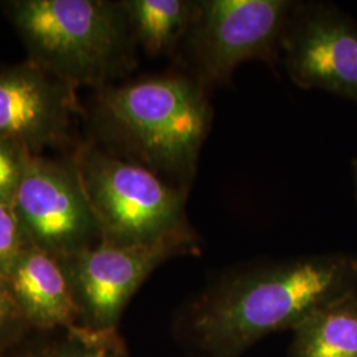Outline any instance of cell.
I'll list each match as a JSON object with an SVG mask.
<instances>
[{"label":"cell","instance_id":"obj_1","mask_svg":"<svg viewBox=\"0 0 357 357\" xmlns=\"http://www.w3.org/2000/svg\"><path fill=\"white\" fill-rule=\"evenodd\" d=\"M357 290V255H310L236 273L204 294L187 317L190 337L211 357H237L273 332Z\"/></svg>","mask_w":357,"mask_h":357},{"label":"cell","instance_id":"obj_2","mask_svg":"<svg viewBox=\"0 0 357 357\" xmlns=\"http://www.w3.org/2000/svg\"><path fill=\"white\" fill-rule=\"evenodd\" d=\"M206 90L188 72L109 85L97 96L98 123L131 162L190 190L212 125Z\"/></svg>","mask_w":357,"mask_h":357},{"label":"cell","instance_id":"obj_3","mask_svg":"<svg viewBox=\"0 0 357 357\" xmlns=\"http://www.w3.org/2000/svg\"><path fill=\"white\" fill-rule=\"evenodd\" d=\"M4 8L29 60L70 85L97 89L134 66V43L121 1L13 0Z\"/></svg>","mask_w":357,"mask_h":357},{"label":"cell","instance_id":"obj_4","mask_svg":"<svg viewBox=\"0 0 357 357\" xmlns=\"http://www.w3.org/2000/svg\"><path fill=\"white\" fill-rule=\"evenodd\" d=\"M73 165L101 228V240L153 243L193 231L187 221L188 188L168 184L128 159L82 146Z\"/></svg>","mask_w":357,"mask_h":357},{"label":"cell","instance_id":"obj_5","mask_svg":"<svg viewBox=\"0 0 357 357\" xmlns=\"http://www.w3.org/2000/svg\"><path fill=\"white\" fill-rule=\"evenodd\" d=\"M296 3L290 0H200L184 38L191 73L206 89L230 82L238 65H273Z\"/></svg>","mask_w":357,"mask_h":357},{"label":"cell","instance_id":"obj_6","mask_svg":"<svg viewBox=\"0 0 357 357\" xmlns=\"http://www.w3.org/2000/svg\"><path fill=\"white\" fill-rule=\"evenodd\" d=\"M199 249L195 231L153 243L101 240L76 255L63 258L68 268L81 324L96 332H116V324L142 283L169 258Z\"/></svg>","mask_w":357,"mask_h":357},{"label":"cell","instance_id":"obj_7","mask_svg":"<svg viewBox=\"0 0 357 357\" xmlns=\"http://www.w3.org/2000/svg\"><path fill=\"white\" fill-rule=\"evenodd\" d=\"M28 241L60 258L101 241V228L76 167L31 153L13 199Z\"/></svg>","mask_w":357,"mask_h":357},{"label":"cell","instance_id":"obj_8","mask_svg":"<svg viewBox=\"0 0 357 357\" xmlns=\"http://www.w3.org/2000/svg\"><path fill=\"white\" fill-rule=\"evenodd\" d=\"M282 56L295 85L357 103V24L337 7L296 4L282 40Z\"/></svg>","mask_w":357,"mask_h":357},{"label":"cell","instance_id":"obj_9","mask_svg":"<svg viewBox=\"0 0 357 357\" xmlns=\"http://www.w3.org/2000/svg\"><path fill=\"white\" fill-rule=\"evenodd\" d=\"M73 89L31 60L0 70V139L33 155L63 143L77 113Z\"/></svg>","mask_w":357,"mask_h":357},{"label":"cell","instance_id":"obj_10","mask_svg":"<svg viewBox=\"0 0 357 357\" xmlns=\"http://www.w3.org/2000/svg\"><path fill=\"white\" fill-rule=\"evenodd\" d=\"M3 280L28 326L69 333L85 328L63 258L29 245Z\"/></svg>","mask_w":357,"mask_h":357},{"label":"cell","instance_id":"obj_11","mask_svg":"<svg viewBox=\"0 0 357 357\" xmlns=\"http://www.w3.org/2000/svg\"><path fill=\"white\" fill-rule=\"evenodd\" d=\"M293 331L294 357H357V290L317 310Z\"/></svg>","mask_w":357,"mask_h":357},{"label":"cell","instance_id":"obj_12","mask_svg":"<svg viewBox=\"0 0 357 357\" xmlns=\"http://www.w3.org/2000/svg\"><path fill=\"white\" fill-rule=\"evenodd\" d=\"M121 4L135 41L153 56L178 50L196 8V1L190 0H125Z\"/></svg>","mask_w":357,"mask_h":357},{"label":"cell","instance_id":"obj_13","mask_svg":"<svg viewBox=\"0 0 357 357\" xmlns=\"http://www.w3.org/2000/svg\"><path fill=\"white\" fill-rule=\"evenodd\" d=\"M72 342L44 349L26 357H128L116 332H96L84 328L77 333H69Z\"/></svg>","mask_w":357,"mask_h":357},{"label":"cell","instance_id":"obj_14","mask_svg":"<svg viewBox=\"0 0 357 357\" xmlns=\"http://www.w3.org/2000/svg\"><path fill=\"white\" fill-rule=\"evenodd\" d=\"M31 245L13 204L0 203V278H4L13 264Z\"/></svg>","mask_w":357,"mask_h":357},{"label":"cell","instance_id":"obj_15","mask_svg":"<svg viewBox=\"0 0 357 357\" xmlns=\"http://www.w3.org/2000/svg\"><path fill=\"white\" fill-rule=\"evenodd\" d=\"M29 155L23 146L0 139V203L13 204Z\"/></svg>","mask_w":357,"mask_h":357},{"label":"cell","instance_id":"obj_16","mask_svg":"<svg viewBox=\"0 0 357 357\" xmlns=\"http://www.w3.org/2000/svg\"><path fill=\"white\" fill-rule=\"evenodd\" d=\"M19 307L3 278H0V349L19 335L26 326Z\"/></svg>","mask_w":357,"mask_h":357},{"label":"cell","instance_id":"obj_17","mask_svg":"<svg viewBox=\"0 0 357 357\" xmlns=\"http://www.w3.org/2000/svg\"><path fill=\"white\" fill-rule=\"evenodd\" d=\"M354 172H355V181H356V195H357V159L354 160Z\"/></svg>","mask_w":357,"mask_h":357}]
</instances>
